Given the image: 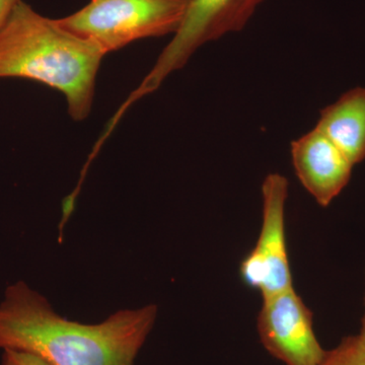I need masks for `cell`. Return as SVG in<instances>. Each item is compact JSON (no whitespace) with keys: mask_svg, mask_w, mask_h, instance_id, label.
<instances>
[{"mask_svg":"<svg viewBox=\"0 0 365 365\" xmlns=\"http://www.w3.org/2000/svg\"><path fill=\"white\" fill-rule=\"evenodd\" d=\"M157 314L151 304L86 325L62 318L20 281L0 304V349L32 353L52 365H134Z\"/></svg>","mask_w":365,"mask_h":365,"instance_id":"6da1fadb","label":"cell"},{"mask_svg":"<svg viewBox=\"0 0 365 365\" xmlns=\"http://www.w3.org/2000/svg\"><path fill=\"white\" fill-rule=\"evenodd\" d=\"M102 50L41 16L23 0L0 26V78H21L61 91L74 121L90 115Z\"/></svg>","mask_w":365,"mask_h":365,"instance_id":"7a4b0ae2","label":"cell"},{"mask_svg":"<svg viewBox=\"0 0 365 365\" xmlns=\"http://www.w3.org/2000/svg\"><path fill=\"white\" fill-rule=\"evenodd\" d=\"M187 4L188 0H91L57 21L106 55L134 41L176 33Z\"/></svg>","mask_w":365,"mask_h":365,"instance_id":"3957f363","label":"cell"},{"mask_svg":"<svg viewBox=\"0 0 365 365\" xmlns=\"http://www.w3.org/2000/svg\"><path fill=\"white\" fill-rule=\"evenodd\" d=\"M263 0H188L179 30L163 49L155 66L134 91L143 98L160 88L165 78L188 62L201 46L239 32Z\"/></svg>","mask_w":365,"mask_h":365,"instance_id":"277c9868","label":"cell"},{"mask_svg":"<svg viewBox=\"0 0 365 365\" xmlns=\"http://www.w3.org/2000/svg\"><path fill=\"white\" fill-rule=\"evenodd\" d=\"M287 197V178L278 173L269 174L262 184L260 234L240 265L242 283L260 292L262 299L294 287L285 227Z\"/></svg>","mask_w":365,"mask_h":365,"instance_id":"5b68a950","label":"cell"},{"mask_svg":"<svg viewBox=\"0 0 365 365\" xmlns=\"http://www.w3.org/2000/svg\"><path fill=\"white\" fill-rule=\"evenodd\" d=\"M257 330L266 351L284 365H321L325 359L313 313L294 287L263 299Z\"/></svg>","mask_w":365,"mask_h":365,"instance_id":"8992f818","label":"cell"},{"mask_svg":"<svg viewBox=\"0 0 365 365\" xmlns=\"http://www.w3.org/2000/svg\"><path fill=\"white\" fill-rule=\"evenodd\" d=\"M295 175L322 207H328L351 179L354 165L319 129L292 143Z\"/></svg>","mask_w":365,"mask_h":365,"instance_id":"52a82bcc","label":"cell"},{"mask_svg":"<svg viewBox=\"0 0 365 365\" xmlns=\"http://www.w3.org/2000/svg\"><path fill=\"white\" fill-rule=\"evenodd\" d=\"M337 145L353 165L365 160V88L346 91L322 110L316 126Z\"/></svg>","mask_w":365,"mask_h":365,"instance_id":"ba28073f","label":"cell"},{"mask_svg":"<svg viewBox=\"0 0 365 365\" xmlns=\"http://www.w3.org/2000/svg\"><path fill=\"white\" fill-rule=\"evenodd\" d=\"M321 365H365V340L361 336H347L339 344L327 350Z\"/></svg>","mask_w":365,"mask_h":365,"instance_id":"9c48e42d","label":"cell"},{"mask_svg":"<svg viewBox=\"0 0 365 365\" xmlns=\"http://www.w3.org/2000/svg\"><path fill=\"white\" fill-rule=\"evenodd\" d=\"M1 365H52L32 353L4 350Z\"/></svg>","mask_w":365,"mask_h":365,"instance_id":"30bf717a","label":"cell"},{"mask_svg":"<svg viewBox=\"0 0 365 365\" xmlns=\"http://www.w3.org/2000/svg\"><path fill=\"white\" fill-rule=\"evenodd\" d=\"M19 1L20 0H0V26L4 25Z\"/></svg>","mask_w":365,"mask_h":365,"instance_id":"8fae6325","label":"cell"},{"mask_svg":"<svg viewBox=\"0 0 365 365\" xmlns=\"http://www.w3.org/2000/svg\"><path fill=\"white\" fill-rule=\"evenodd\" d=\"M359 335L365 340V290H364V314L361 319V328H360Z\"/></svg>","mask_w":365,"mask_h":365,"instance_id":"7c38bea8","label":"cell"}]
</instances>
